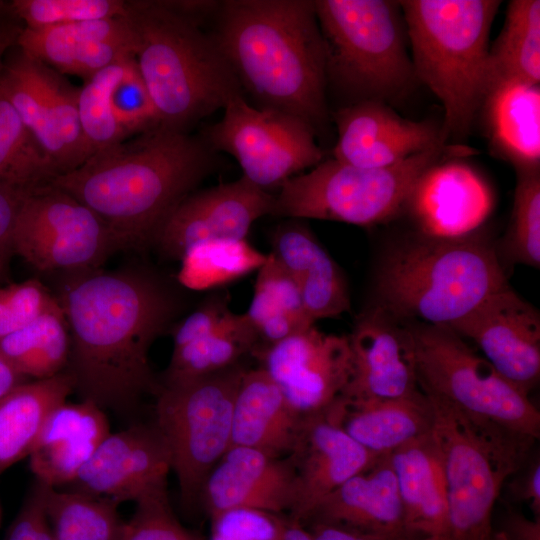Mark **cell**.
<instances>
[{"label": "cell", "mask_w": 540, "mask_h": 540, "mask_svg": "<svg viewBox=\"0 0 540 540\" xmlns=\"http://www.w3.org/2000/svg\"><path fill=\"white\" fill-rule=\"evenodd\" d=\"M17 48L59 73L86 79L134 55V32L126 16L72 24L23 28Z\"/></svg>", "instance_id": "cell-22"}, {"label": "cell", "mask_w": 540, "mask_h": 540, "mask_svg": "<svg viewBox=\"0 0 540 540\" xmlns=\"http://www.w3.org/2000/svg\"><path fill=\"white\" fill-rule=\"evenodd\" d=\"M257 347V335L245 313L230 311L210 331L173 347L161 385L188 382L232 367L242 356L253 354Z\"/></svg>", "instance_id": "cell-32"}, {"label": "cell", "mask_w": 540, "mask_h": 540, "mask_svg": "<svg viewBox=\"0 0 540 540\" xmlns=\"http://www.w3.org/2000/svg\"><path fill=\"white\" fill-rule=\"evenodd\" d=\"M0 520H1V512H0Z\"/></svg>", "instance_id": "cell-56"}, {"label": "cell", "mask_w": 540, "mask_h": 540, "mask_svg": "<svg viewBox=\"0 0 540 540\" xmlns=\"http://www.w3.org/2000/svg\"><path fill=\"white\" fill-rule=\"evenodd\" d=\"M491 540H510L502 530H494Z\"/></svg>", "instance_id": "cell-54"}, {"label": "cell", "mask_w": 540, "mask_h": 540, "mask_svg": "<svg viewBox=\"0 0 540 540\" xmlns=\"http://www.w3.org/2000/svg\"><path fill=\"white\" fill-rule=\"evenodd\" d=\"M324 413L377 457L430 433L434 426L432 404L422 391L410 397L378 401L339 397Z\"/></svg>", "instance_id": "cell-27"}, {"label": "cell", "mask_w": 540, "mask_h": 540, "mask_svg": "<svg viewBox=\"0 0 540 540\" xmlns=\"http://www.w3.org/2000/svg\"><path fill=\"white\" fill-rule=\"evenodd\" d=\"M245 315L258 338L254 352L315 325L305 311L295 281L271 253L257 271Z\"/></svg>", "instance_id": "cell-33"}, {"label": "cell", "mask_w": 540, "mask_h": 540, "mask_svg": "<svg viewBox=\"0 0 540 540\" xmlns=\"http://www.w3.org/2000/svg\"><path fill=\"white\" fill-rule=\"evenodd\" d=\"M110 101L113 115L126 137L159 125L154 104L135 57L113 88Z\"/></svg>", "instance_id": "cell-43"}, {"label": "cell", "mask_w": 540, "mask_h": 540, "mask_svg": "<svg viewBox=\"0 0 540 540\" xmlns=\"http://www.w3.org/2000/svg\"><path fill=\"white\" fill-rule=\"evenodd\" d=\"M45 511L54 540H120L125 521L118 503L46 486Z\"/></svg>", "instance_id": "cell-36"}, {"label": "cell", "mask_w": 540, "mask_h": 540, "mask_svg": "<svg viewBox=\"0 0 540 540\" xmlns=\"http://www.w3.org/2000/svg\"><path fill=\"white\" fill-rule=\"evenodd\" d=\"M496 0L400 1L415 77L441 101L444 141L469 134L488 80Z\"/></svg>", "instance_id": "cell-6"}, {"label": "cell", "mask_w": 540, "mask_h": 540, "mask_svg": "<svg viewBox=\"0 0 540 540\" xmlns=\"http://www.w3.org/2000/svg\"><path fill=\"white\" fill-rule=\"evenodd\" d=\"M480 109L495 154L510 162L517 172L539 170V84L518 79L492 81L486 87Z\"/></svg>", "instance_id": "cell-28"}, {"label": "cell", "mask_w": 540, "mask_h": 540, "mask_svg": "<svg viewBox=\"0 0 540 540\" xmlns=\"http://www.w3.org/2000/svg\"><path fill=\"white\" fill-rule=\"evenodd\" d=\"M289 457L297 476V502L289 520L302 524L323 499L378 458L324 412L305 418L299 440Z\"/></svg>", "instance_id": "cell-23"}, {"label": "cell", "mask_w": 540, "mask_h": 540, "mask_svg": "<svg viewBox=\"0 0 540 540\" xmlns=\"http://www.w3.org/2000/svg\"><path fill=\"white\" fill-rule=\"evenodd\" d=\"M210 540H280L285 522L275 514L233 509L211 518Z\"/></svg>", "instance_id": "cell-45"}, {"label": "cell", "mask_w": 540, "mask_h": 540, "mask_svg": "<svg viewBox=\"0 0 540 540\" xmlns=\"http://www.w3.org/2000/svg\"><path fill=\"white\" fill-rule=\"evenodd\" d=\"M134 57L165 128L189 132L235 96L240 84L212 34L171 0L126 1Z\"/></svg>", "instance_id": "cell-4"}, {"label": "cell", "mask_w": 540, "mask_h": 540, "mask_svg": "<svg viewBox=\"0 0 540 540\" xmlns=\"http://www.w3.org/2000/svg\"><path fill=\"white\" fill-rule=\"evenodd\" d=\"M446 485L448 540H491L492 512L507 479L528 461L533 442L478 425L429 398Z\"/></svg>", "instance_id": "cell-9"}, {"label": "cell", "mask_w": 540, "mask_h": 540, "mask_svg": "<svg viewBox=\"0 0 540 540\" xmlns=\"http://www.w3.org/2000/svg\"><path fill=\"white\" fill-rule=\"evenodd\" d=\"M212 36L258 108L296 116L316 132L327 118L326 56L314 1H219Z\"/></svg>", "instance_id": "cell-3"}, {"label": "cell", "mask_w": 540, "mask_h": 540, "mask_svg": "<svg viewBox=\"0 0 540 540\" xmlns=\"http://www.w3.org/2000/svg\"><path fill=\"white\" fill-rule=\"evenodd\" d=\"M134 502V513L125 521L120 540H204L176 517L169 501L167 482L146 491Z\"/></svg>", "instance_id": "cell-42"}, {"label": "cell", "mask_w": 540, "mask_h": 540, "mask_svg": "<svg viewBox=\"0 0 540 540\" xmlns=\"http://www.w3.org/2000/svg\"><path fill=\"white\" fill-rule=\"evenodd\" d=\"M494 248L473 234L423 237L393 248L376 278L378 306L395 317L450 327L508 287Z\"/></svg>", "instance_id": "cell-5"}, {"label": "cell", "mask_w": 540, "mask_h": 540, "mask_svg": "<svg viewBox=\"0 0 540 540\" xmlns=\"http://www.w3.org/2000/svg\"><path fill=\"white\" fill-rule=\"evenodd\" d=\"M306 522L340 526L382 540H417L407 528L388 455L378 457L329 494Z\"/></svg>", "instance_id": "cell-24"}, {"label": "cell", "mask_w": 540, "mask_h": 540, "mask_svg": "<svg viewBox=\"0 0 540 540\" xmlns=\"http://www.w3.org/2000/svg\"><path fill=\"white\" fill-rule=\"evenodd\" d=\"M510 540H540V517L527 518L517 511H510L501 529Z\"/></svg>", "instance_id": "cell-50"}, {"label": "cell", "mask_w": 540, "mask_h": 540, "mask_svg": "<svg viewBox=\"0 0 540 540\" xmlns=\"http://www.w3.org/2000/svg\"><path fill=\"white\" fill-rule=\"evenodd\" d=\"M271 244L270 253L295 281L314 324L349 309L347 285L340 269L306 227L294 221L283 223L274 230Z\"/></svg>", "instance_id": "cell-29"}, {"label": "cell", "mask_w": 540, "mask_h": 540, "mask_svg": "<svg viewBox=\"0 0 540 540\" xmlns=\"http://www.w3.org/2000/svg\"><path fill=\"white\" fill-rule=\"evenodd\" d=\"M338 139L333 159L356 167L397 165L429 149L447 144L441 129L398 115L378 100H363L335 114Z\"/></svg>", "instance_id": "cell-19"}, {"label": "cell", "mask_w": 540, "mask_h": 540, "mask_svg": "<svg viewBox=\"0 0 540 540\" xmlns=\"http://www.w3.org/2000/svg\"><path fill=\"white\" fill-rule=\"evenodd\" d=\"M170 470V452L156 425L135 424L110 432L69 485L120 504L167 482Z\"/></svg>", "instance_id": "cell-18"}, {"label": "cell", "mask_w": 540, "mask_h": 540, "mask_svg": "<svg viewBox=\"0 0 540 540\" xmlns=\"http://www.w3.org/2000/svg\"><path fill=\"white\" fill-rule=\"evenodd\" d=\"M388 456L410 533L417 540L432 536L448 540L444 466L433 432L398 448Z\"/></svg>", "instance_id": "cell-30"}, {"label": "cell", "mask_w": 540, "mask_h": 540, "mask_svg": "<svg viewBox=\"0 0 540 540\" xmlns=\"http://www.w3.org/2000/svg\"><path fill=\"white\" fill-rule=\"evenodd\" d=\"M58 303L37 280L0 288V338L30 324Z\"/></svg>", "instance_id": "cell-44"}, {"label": "cell", "mask_w": 540, "mask_h": 540, "mask_svg": "<svg viewBox=\"0 0 540 540\" xmlns=\"http://www.w3.org/2000/svg\"><path fill=\"white\" fill-rule=\"evenodd\" d=\"M56 297L70 334L65 372L82 400L124 413L157 394L149 350L178 311L164 282L136 268L67 272Z\"/></svg>", "instance_id": "cell-1"}, {"label": "cell", "mask_w": 540, "mask_h": 540, "mask_svg": "<svg viewBox=\"0 0 540 540\" xmlns=\"http://www.w3.org/2000/svg\"><path fill=\"white\" fill-rule=\"evenodd\" d=\"M510 495L526 503L534 517H540V461L534 457L529 466L509 484Z\"/></svg>", "instance_id": "cell-48"}, {"label": "cell", "mask_w": 540, "mask_h": 540, "mask_svg": "<svg viewBox=\"0 0 540 540\" xmlns=\"http://www.w3.org/2000/svg\"><path fill=\"white\" fill-rule=\"evenodd\" d=\"M28 381L0 354V399L18 385Z\"/></svg>", "instance_id": "cell-52"}, {"label": "cell", "mask_w": 540, "mask_h": 540, "mask_svg": "<svg viewBox=\"0 0 540 540\" xmlns=\"http://www.w3.org/2000/svg\"><path fill=\"white\" fill-rule=\"evenodd\" d=\"M452 158L430 166L415 183L405 204L423 235H471L491 211L493 198L487 183L470 165Z\"/></svg>", "instance_id": "cell-21"}, {"label": "cell", "mask_w": 540, "mask_h": 540, "mask_svg": "<svg viewBox=\"0 0 540 540\" xmlns=\"http://www.w3.org/2000/svg\"><path fill=\"white\" fill-rule=\"evenodd\" d=\"M46 486L35 479L4 540H54L45 511Z\"/></svg>", "instance_id": "cell-46"}, {"label": "cell", "mask_w": 540, "mask_h": 540, "mask_svg": "<svg viewBox=\"0 0 540 540\" xmlns=\"http://www.w3.org/2000/svg\"><path fill=\"white\" fill-rule=\"evenodd\" d=\"M10 7L25 28L40 29L125 16L122 0H13Z\"/></svg>", "instance_id": "cell-41"}, {"label": "cell", "mask_w": 540, "mask_h": 540, "mask_svg": "<svg viewBox=\"0 0 540 540\" xmlns=\"http://www.w3.org/2000/svg\"><path fill=\"white\" fill-rule=\"evenodd\" d=\"M200 501L211 518L233 509L291 513L297 502L294 464L289 456L230 447L205 479Z\"/></svg>", "instance_id": "cell-20"}, {"label": "cell", "mask_w": 540, "mask_h": 540, "mask_svg": "<svg viewBox=\"0 0 540 540\" xmlns=\"http://www.w3.org/2000/svg\"><path fill=\"white\" fill-rule=\"evenodd\" d=\"M348 336L352 372L340 397L356 401L405 398L418 387L410 327L376 305L357 319Z\"/></svg>", "instance_id": "cell-17"}, {"label": "cell", "mask_w": 540, "mask_h": 540, "mask_svg": "<svg viewBox=\"0 0 540 540\" xmlns=\"http://www.w3.org/2000/svg\"><path fill=\"white\" fill-rule=\"evenodd\" d=\"M507 242L515 261L540 267V169L517 172Z\"/></svg>", "instance_id": "cell-40"}, {"label": "cell", "mask_w": 540, "mask_h": 540, "mask_svg": "<svg viewBox=\"0 0 540 540\" xmlns=\"http://www.w3.org/2000/svg\"><path fill=\"white\" fill-rule=\"evenodd\" d=\"M462 150L443 144L384 168L356 167L333 158L321 161L282 184L272 215L358 226L386 222L405 207L415 183L430 166L457 157Z\"/></svg>", "instance_id": "cell-10"}, {"label": "cell", "mask_w": 540, "mask_h": 540, "mask_svg": "<svg viewBox=\"0 0 540 540\" xmlns=\"http://www.w3.org/2000/svg\"><path fill=\"white\" fill-rule=\"evenodd\" d=\"M215 156L202 136L158 125L96 152L50 185L89 207L125 248H142L213 172Z\"/></svg>", "instance_id": "cell-2"}, {"label": "cell", "mask_w": 540, "mask_h": 540, "mask_svg": "<svg viewBox=\"0 0 540 540\" xmlns=\"http://www.w3.org/2000/svg\"><path fill=\"white\" fill-rule=\"evenodd\" d=\"M12 248L39 271L67 273L97 269L125 246L89 207L48 184L25 198Z\"/></svg>", "instance_id": "cell-13"}, {"label": "cell", "mask_w": 540, "mask_h": 540, "mask_svg": "<svg viewBox=\"0 0 540 540\" xmlns=\"http://www.w3.org/2000/svg\"><path fill=\"white\" fill-rule=\"evenodd\" d=\"M32 191L0 180V271L2 273L13 254L12 237L20 209L25 198Z\"/></svg>", "instance_id": "cell-47"}, {"label": "cell", "mask_w": 540, "mask_h": 540, "mask_svg": "<svg viewBox=\"0 0 540 540\" xmlns=\"http://www.w3.org/2000/svg\"><path fill=\"white\" fill-rule=\"evenodd\" d=\"M110 432L105 410L95 403H60L47 416L28 456L35 479L54 488L71 484Z\"/></svg>", "instance_id": "cell-25"}, {"label": "cell", "mask_w": 540, "mask_h": 540, "mask_svg": "<svg viewBox=\"0 0 540 540\" xmlns=\"http://www.w3.org/2000/svg\"><path fill=\"white\" fill-rule=\"evenodd\" d=\"M23 28L21 21L12 12L10 2L0 1V74L3 69L4 55L17 45Z\"/></svg>", "instance_id": "cell-49"}, {"label": "cell", "mask_w": 540, "mask_h": 540, "mask_svg": "<svg viewBox=\"0 0 540 540\" xmlns=\"http://www.w3.org/2000/svg\"><path fill=\"white\" fill-rule=\"evenodd\" d=\"M410 330L422 393L478 425L536 443L540 412L528 393L503 377L449 327L420 323Z\"/></svg>", "instance_id": "cell-7"}, {"label": "cell", "mask_w": 540, "mask_h": 540, "mask_svg": "<svg viewBox=\"0 0 540 540\" xmlns=\"http://www.w3.org/2000/svg\"><path fill=\"white\" fill-rule=\"evenodd\" d=\"M267 256L246 239L202 242L181 258L179 280L195 290L221 287L258 271Z\"/></svg>", "instance_id": "cell-38"}, {"label": "cell", "mask_w": 540, "mask_h": 540, "mask_svg": "<svg viewBox=\"0 0 540 540\" xmlns=\"http://www.w3.org/2000/svg\"><path fill=\"white\" fill-rule=\"evenodd\" d=\"M312 527L313 540H382L372 535L335 525L314 524Z\"/></svg>", "instance_id": "cell-51"}, {"label": "cell", "mask_w": 540, "mask_h": 540, "mask_svg": "<svg viewBox=\"0 0 540 540\" xmlns=\"http://www.w3.org/2000/svg\"><path fill=\"white\" fill-rule=\"evenodd\" d=\"M327 82L363 100L392 97L415 78L400 1L316 0Z\"/></svg>", "instance_id": "cell-8"}, {"label": "cell", "mask_w": 540, "mask_h": 540, "mask_svg": "<svg viewBox=\"0 0 540 540\" xmlns=\"http://www.w3.org/2000/svg\"><path fill=\"white\" fill-rule=\"evenodd\" d=\"M2 272L0 271V276H1Z\"/></svg>", "instance_id": "cell-57"}, {"label": "cell", "mask_w": 540, "mask_h": 540, "mask_svg": "<svg viewBox=\"0 0 540 540\" xmlns=\"http://www.w3.org/2000/svg\"><path fill=\"white\" fill-rule=\"evenodd\" d=\"M253 355L303 417L330 407L342 395L352 372L348 336L325 333L315 325Z\"/></svg>", "instance_id": "cell-14"}, {"label": "cell", "mask_w": 540, "mask_h": 540, "mask_svg": "<svg viewBox=\"0 0 540 540\" xmlns=\"http://www.w3.org/2000/svg\"><path fill=\"white\" fill-rule=\"evenodd\" d=\"M499 79L539 84V0H514L509 3L502 30L489 48L487 85Z\"/></svg>", "instance_id": "cell-35"}, {"label": "cell", "mask_w": 540, "mask_h": 540, "mask_svg": "<svg viewBox=\"0 0 540 540\" xmlns=\"http://www.w3.org/2000/svg\"><path fill=\"white\" fill-rule=\"evenodd\" d=\"M280 540H313V536L303 528L302 523L289 520L284 525Z\"/></svg>", "instance_id": "cell-53"}, {"label": "cell", "mask_w": 540, "mask_h": 540, "mask_svg": "<svg viewBox=\"0 0 540 540\" xmlns=\"http://www.w3.org/2000/svg\"><path fill=\"white\" fill-rule=\"evenodd\" d=\"M305 418L264 369H246L234 400L230 447L288 457L296 447Z\"/></svg>", "instance_id": "cell-26"}, {"label": "cell", "mask_w": 540, "mask_h": 540, "mask_svg": "<svg viewBox=\"0 0 540 540\" xmlns=\"http://www.w3.org/2000/svg\"><path fill=\"white\" fill-rule=\"evenodd\" d=\"M74 391L67 372L28 380L0 399V474L28 457L49 413Z\"/></svg>", "instance_id": "cell-31"}, {"label": "cell", "mask_w": 540, "mask_h": 540, "mask_svg": "<svg viewBox=\"0 0 540 540\" xmlns=\"http://www.w3.org/2000/svg\"><path fill=\"white\" fill-rule=\"evenodd\" d=\"M58 175L25 127L0 74V180L34 190L50 184Z\"/></svg>", "instance_id": "cell-37"}, {"label": "cell", "mask_w": 540, "mask_h": 540, "mask_svg": "<svg viewBox=\"0 0 540 540\" xmlns=\"http://www.w3.org/2000/svg\"><path fill=\"white\" fill-rule=\"evenodd\" d=\"M133 58L128 56L102 69L79 88L80 123L91 156L127 139L113 115L110 98Z\"/></svg>", "instance_id": "cell-39"}, {"label": "cell", "mask_w": 540, "mask_h": 540, "mask_svg": "<svg viewBox=\"0 0 540 540\" xmlns=\"http://www.w3.org/2000/svg\"><path fill=\"white\" fill-rule=\"evenodd\" d=\"M421 540H447L446 538L439 537V536H432V537H426Z\"/></svg>", "instance_id": "cell-55"}, {"label": "cell", "mask_w": 540, "mask_h": 540, "mask_svg": "<svg viewBox=\"0 0 540 540\" xmlns=\"http://www.w3.org/2000/svg\"><path fill=\"white\" fill-rule=\"evenodd\" d=\"M202 137L217 152L232 155L243 176L270 192L322 161L316 131L291 114L250 105L244 95L232 98L220 121Z\"/></svg>", "instance_id": "cell-12"}, {"label": "cell", "mask_w": 540, "mask_h": 540, "mask_svg": "<svg viewBox=\"0 0 540 540\" xmlns=\"http://www.w3.org/2000/svg\"><path fill=\"white\" fill-rule=\"evenodd\" d=\"M239 363L204 377L161 385L154 424L171 457L182 504L200 500L208 474L230 448L235 396L245 372Z\"/></svg>", "instance_id": "cell-11"}, {"label": "cell", "mask_w": 540, "mask_h": 540, "mask_svg": "<svg viewBox=\"0 0 540 540\" xmlns=\"http://www.w3.org/2000/svg\"><path fill=\"white\" fill-rule=\"evenodd\" d=\"M275 195L243 175L232 182L194 191L161 226L154 242L167 257L181 260L193 246L211 240H243L252 224L272 215Z\"/></svg>", "instance_id": "cell-15"}, {"label": "cell", "mask_w": 540, "mask_h": 540, "mask_svg": "<svg viewBox=\"0 0 540 540\" xmlns=\"http://www.w3.org/2000/svg\"><path fill=\"white\" fill-rule=\"evenodd\" d=\"M526 393L540 378V314L510 286L492 294L449 327Z\"/></svg>", "instance_id": "cell-16"}, {"label": "cell", "mask_w": 540, "mask_h": 540, "mask_svg": "<svg viewBox=\"0 0 540 540\" xmlns=\"http://www.w3.org/2000/svg\"><path fill=\"white\" fill-rule=\"evenodd\" d=\"M0 354L28 380L47 379L64 372L70 355V334L60 304L1 337Z\"/></svg>", "instance_id": "cell-34"}]
</instances>
